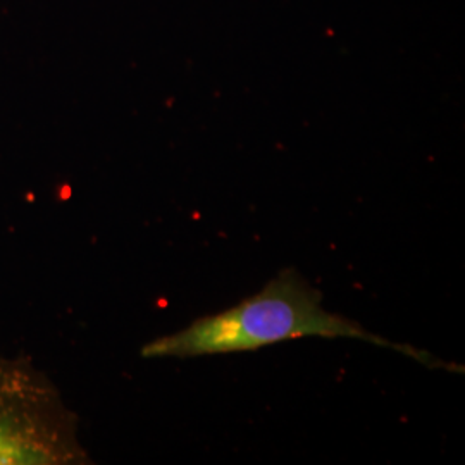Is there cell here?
<instances>
[{
    "mask_svg": "<svg viewBox=\"0 0 465 465\" xmlns=\"http://www.w3.org/2000/svg\"><path fill=\"white\" fill-rule=\"evenodd\" d=\"M80 419L26 357H0V464H90Z\"/></svg>",
    "mask_w": 465,
    "mask_h": 465,
    "instance_id": "cell-2",
    "label": "cell"
},
{
    "mask_svg": "<svg viewBox=\"0 0 465 465\" xmlns=\"http://www.w3.org/2000/svg\"><path fill=\"white\" fill-rule=\"evenodd\" d=\"M300 338L366 341L395 350L430 369L464 372V367L443 362L426 350L386 340L357 321L328 311L322 292L293 267L282 269L261 292L230 309L199 317L182 331L152 340L140 353L145 359H193L255 351Z\"/></svg>",
    "mask_w": 465,
    "mask_h": 465,
    "instance_id": "cell-1",
    "label": "cell"
}]
</instances>
